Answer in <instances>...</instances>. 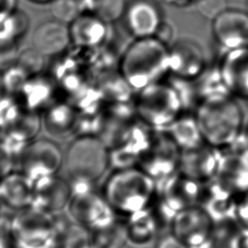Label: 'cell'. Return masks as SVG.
<instances>
[{
  "label": "cell",
  "instance_id": "obj_1",
  "mask_svg": "<svg viewBox=\"0 0 248 248\" xmlns=\"http://www.w3.org/2000/svg\"><path fill=\"white\" fill-rule=\"evenodd\" d=\"M118 73L136 91L162 80L170 73V46L156 37L136 39L120 57Z\"/></svg>",
  "mask_w": 248,
  "mask_h": 248
},
{
  "label": "cell",
  "instance_id": "obj_2",
  "mask_svg": "<svg viewBox=\"0 0 248 248\" xmlns=\"http://www.w3.org/2000/svg\"><path fill=\"white\" fill-rule=\"evenodd\" d=\"M195 117L204 142L215 149L229 147L240 138L243 113L230 94L200 100Z\"/></svg>",
  "mask_w": 248,
  "mask_h": 248
},
{
  "label": "cell",
  "instance_id": "obj_3",
  "mask_svg": "<svg viewBox=\"0 0 248 248\" xmlns=\"http://www.w3.org/2000/svg\"><path fill=\"white\" fill-rule=\"evenodd\" d=\"M157 181L140 167L116 170L106 181L103 196L117 214L131 216L152 207Z\"/></svg>",
  "mask_w": 248,
  "mask_h": 248
},
{
  "label": "cell",
  "instance_id": "obj_4",
  "mask_svg": "<svg viewBox=\"0 0 248 248\" xmlns=\"http://www.w3.org/2000/svg\"><path fill=\"white\" fill-rule=\"evenodd\" d=\"M184 102L172 84L160 80L138 91L134 112L151 129H167L180 114Z\"/></svg>",
  "mask_w": 248,
  "mask_h": 248
},
{
  "label": "cell",
  "instance_id": "obj_5",
  "mask_svg": "<svg viewBox=\"0 0 248 248\" xmlns=\"http://www.w3.org/2000/svg\"><path fill=\"white\" fill-rule=\"evenodd\" d=\"M109 166V148L98 136H78L68 147L66 168L74 179L94 182Z\"/></svg>",
  "mask_w": 248,
  "mask_h": 248
},
{
  "label": "cell",
  "instance_id": "obj_6",
  "mask_svg": "<svg viewBox=\"0 0 248 248\" xmlns=\"http://www.w3.org/2000/svg\"><path fill=\"white\" fill-rule=\"evenodd\" d=\"M171 233L188 248H195L210 239L214 234V222L200 205L180 209L171 219Z\"/></svg>",
  "mask_w": 248,
  "mask_h": 248
},
{
  "label": "cell",
  "instance_id": "obj_7",
  "mask_svg": "<svg viewBox=\"0 0 248 248\" xmlns=\"http://www.w3.org/2000/svg\"><path fill=\"white\" fill-rule=\"evenodd\" d=\"M180 154L181 150L165 131V133L153 135L139 167L156 181H161L176 173Z\"/></svg>",
  "mask_w": 248,
  "mask_h": 248
},
{
  "label": "cell",
  "instance_id": "obj_8",
  "mask_svg": "<svg viewBox=\"0 0 248 248\" xmlns=\"http://www.w3.org/2000/svg\"><path fill=\"white\" fill-rule=\"evenodd\" d=\"M237 140L219 154L215 177L234 195H242L248 191V143L237 144Z\"/></svg>",
  "mask_w": 248,
  "mask_h": 248
},
{
  "label": "cell",
  "instance_id": "obj_9",
  "mask_svg": "<svg viewBox=\"0 0 248 248\" xmlns=\"http://www.w3.org/2000/svg\"><path fill=\"white\" fill-rule=\"evenodd\" d=\"M62 163L60 148L51 140H35L25 147L20 155L23 173L33 182L52 176Z\"/></svg>",
  "mask_w": 248,
  "mask_h": 248
},
{
  "label": "cell",
  "instance_id": "obj_10",
  "mask_svg": "<svg viewBox=\"0 0 248 248\" xmlns=\"http://www.w3.org/2000/svg\"><path fill=\"white\" fill-rule=\"evenodd\" d=\"M206 69L203 49L194 39L182 37L170 46V73L181 80H195Z\"/></svg>",
  "mask_w": 248,
  "mask_h": 248
},
{
  "label": "cell",
  "instance_id": "obj_11",
  "mask_svg": "<svg viewBox=\"0 0 248 248\" xmlns=\"http://www.w3.org/2000/svg\"><path fill=\"white\" fill-rule=\"evenodd\" d=\"M212 34L227 50L248 46V12L225 10L212 20Z\"/></svg>",
  "mask_w": 248,
  "mask_h": 248
},
{
  "label": "cell",
  "instance_id": "obj_12",
  "mask_svg": "<svg viewBox=\"0 0 248 248\" xmlns=\"http://www.w3.org/2000/svg\"><path fill=\"white\" fill-rule=\"evenodd\" d=\"M73 211L80 224L92 230L93 232L106 229L116 222L115 211L104 196L93 191L73 195Z\"/></svg>",
  "mask_w": 248,
  "mask_h": 248
},
{
  "label": "cell",
  "instance_id": "obj_13",
  "mask_svg": "<svg viewBox=\"0 0 248 248\" xmlns=\"http://www.w3.org/2000/svg\"><path fill=\"white\" fill-rule=\"evenodd\" d=\"M68 26L71 45L81 50L103 46L108 36V23L90 11L81 13Z\"/></svg>",
  "mask_w": 248,
  "mask_h": 248
},
{
  "label": "cell",
  "instance_id": "obj_14",
  "mask_svg": "<svg viewBox=\"0 0 248 248\" xmlns=\"http://www.w3.org/2000/svg\"><path fill=\"white\" fill-rule=\"evenodd\" d=\"M123 17L135 39L155 37L163 23L161 11L151 0H134L127 4Z\"/></svg>",
  "mask_w": 248,
  "mask_h": 248
},
{
  "label": "cell",
  "instance_id": "obj_15",
  "mask_svg": "<svg viewBox=\"0 0 248 248\" xmlns=\"http://www.w3.org/2000/svg\"><path fill=\"white\" fill-rule=\"evenodd\" d=\"M218 68L230 94L248 100V46L227 50Z\"/></svg>",
  "mask_w": 248,
  "mask_h": 248
},
{
  "label": "cell",
  "instance_id": "obj_16",
  "mask_svg": "<svg viewBox=\"0 0 248 248\" xmlns=\"http://www.w3.org/2000/svg\"><path fill=\"white\" fill-rule=\"evenodd\" d=\"M219 153L216 149L203 143L202 145L181 151L178 172L194 181L204 183L215 177Z\"/></svg>",
  "mask_w": 248,
  "mask_h": 248
},
{
  "label": "cell",
  "instance_id": "obj_17",
  "mask_svg": "<svg viewBox=\"0 0 248 248\" xmlns=\"http://www.w3.org/2000/svg\"><path fill=\"white\" fill-rule=\"evenodd\" d=\"M58 86L51 76L39 74L27 79L16 98L24 109L39 113L58 101L55 98Z\"/></svg>",
  "mask_w": 248,
  "mask_h": 248
},
{
  "label": "cell",
  "instance_id": "obj_18",
  "mask_svg": "<svg viewBox=\"0 0 248 248\" xmlns=\"http://www.w3.org/2000/svg\"><path fill=\"white\" fill-rule=\"evenodd\" d=\"M33 47L44 56H59L71 46L68 24L56 19L42 22L32 36Z\"/></svg>",
  "mask_w": 248,
  "mask_h": 248
},
{
  "label": "cell",
  "instance_id": "obj_19",
  "mask_svg": "<svg viewBox=\"0 0 248 248\" xmlns=\"http://www.w3.org/2000/svg\"><path fill=\"white\" fill-rule=\"evenodd\" d=\"M44 112V124L49 135L65 138L76 132L78 111L71 103L57 101Z\"/></svg>",
  "mask_w": 248,
  "mask_h": 248
},
{
  "label": "cell",
  "instance_id": "obj_20",
  "mask_svg": "<svg viewBox=\"0 0 248 248\" xmlns=\"http://www.w3.org/2000/svg\"><path fill=\"white\" fill-rule=\"evenodd\" d=\"M53 176L42 178L34 183L33 202L45 210H57L67 202L70 196L72 197L71 187Z\"/></svg>",
  "mask_w": 248,
  "mask_h": 248
},
{
  "label": "cell",
  "instance_id": "obj_21",
  "mask_svg": "<svg viewBox=\"0 0 248 248\" xmlns=\"http://www.w3.org/2000/svg\"><path fill=\"white\" fill-rule=\"evenodd\" d=\"M165 131L181 151L193 149L205 143L195 115L180 114Z\"/></svg>",
  "mask_w": 248,
  "mask_h": 248
},
{
  "label": "cell",
  "instance_id": "obj_22",
  "mask_svg": "<svg viewBox=\"0 0 248 248\" xmlns=\"http://www.w3.org/2000/svg\"><path fill=\"white\" fill-rule=\"evenodd\" d=\"M0 198L13 206L25 205L34 199V184L23 174L4 175L0 185Z\"/></svg>",
  "mask_w": 248,
  "mask_h": 248
},
{
  "label": "cell",
  "instance_id": "obj_23",
  "mask_svg": "<svg viewBox=\"0 0 248 248\" xmlns=\"http://www.w3.org/2000/svg\"><path fill=\"white\" fill-rule=\"evenodd\" d=\"M126 224L128 239L134 243H145L156 234L160 221L150 208L128 217Z\"/></svg>",
  "mask_w": 248,
  "mask_h": 248
},
{
  "label": "cell",
  "instance_id": "obj_24",
  "mask_svg": "<svg viewBox=\"0 0 248 248\" xmlns=\"http://www.w3.org/2000/svg\"><path fill=\"white\" fill-rule=\"evenodd\" d=\"M28 25L29 18L18 10L0 17V51L16 45L26 34Z\"/></svg>",
  "mask_w": 248,
  "mask_h": 248
},
{
  "label": "cell",
  "instance_id": "obj_25",
  "mask_svg": "<svg viewBox=\"0 0 248 248\" xmlns=\"http://www.w3.org/2000/svg\"><path fill=\"white\" fill-rule=\"evenodd\" d=\"M127 7L125 0H86V11H90L107 23L123 17Z\"/></svg>",
  "mask_w": 248,
  "mask_h": 248
},
{
  "label": "cell",
  "instance_id": "obj_26",
  "mask_svg": "<svg viewBox=\"0 0 248 248\" xmlns=\"http://www.w3.org/2000/svg\"><path fill=\"white\" fill-rule=\"evenodd\" d=\"M127 239L126 224L115 222L106 229L95 232L93 243L100 248H121Z\"/></svg>",
  "mask_w": 248,
  "mask_h": 248
},
{
  "label": "cell",
  "instance_id": "obj_27",
  "mask_svg": "<svg viewBox=\"0 0 248 248\" xmlns=\"http://www.w3.org/2000/svg\"><path fill=\"white\" fill-rule=\"evenodd\" d=\"M50 11L54 19L69 24L86 11V0H53Z\"/></svg>",
  "mask_w": 248,
  "mask_h": 248
},
{
  "label": "cell",
  "instance_id": "obj_28",
  "mask_svg": "<svg viewBox=\"0 0 248 248\" xmlns=\"http://www.w3.org/2000/svg\"><path fill=\"white\" fill-rule=\"evenodd\" d=\"M0 77L5 92L11 95H17L31 76L16 63V65L8 67L3 74H0Z\"/></svg>",
  "mask_w": 248,
  "mask_h": 248
},
{
  "label": "cell",
  "instance_id": "obj_29",
  "mask_svg": "<svg viewBox=\"0 0 248 248\" xmlns=\"http://www.w3.org/2000/svg\"><path fill=\"white\" fill-rule=\"evenodd\" d=\"M16 64L25 70L29 76H36L41 74L44 69L45 56L34 47L25 49L18 55Z\"/></svg>",
  "mask_w": 248,
  "mask_h": 248
},
{
  "label": "cell",
  "instance_id": "obj_30",
  "mask_svg": "<svg viewBox=\"0 0 248 248\" xmlns=\"http://www.w3.org/2000/svg\"><path fill=\"white\" fill-rule=\"evenodd\" d=\"M221 239L219 248H248V227L242 224L231 226Z\"/></svg>",
  "mask_w": 248,
  "mask_h": 248
},
{
  "label": "cell",
  "instance_id": "obj_31",
  "mask_svg": "<svg viewBox=\"0 0 248 248\" xmlns=\"http://www.w3.org/2000/svg\"><path fill=\"white\" fill-rule=\"evenodd\" d=\"M196 8L202 16L209 20H213L228 9L227 0H196Z\"/></svg>",
  "mask_w": 248,
  "mask_h": 248
},
{
  "label": "cell",
  "instance_id": "obj_32",
  "mask_svg": "<svg viewBox=\"0 0 248 248\" xmlns=\"http://www.w3.org/2000/svg\"><path fill=\"white\" fill-rule=\"evenodd\" d=\"M236 219L240 224L248 227V191L242 194L241 198L237 200Z\"/></svg>",
  "mask_w": 248,
  "mask_h": 248
},
{
  "label": "cell",
  "instance_id": "obj_33",
  "mask_svg": "<svg viewBox=\"0 0 248 248\" xmlns=\"http://www.w3.org/2000/svg\"><path fill=\"white\" fill-rule=\"evenodd\" d=\"M155 248H188L171 232L161 236L156 243Z\"/></svg>",
  "mask_w": 248,
  "mask_h": 248
},
{
  "label": "cell",
  "instance_id": "obj_34",
  "mask_svg": "<svg viewBox=\"0 0 248 248\" xmlns=\"http://www.w3.org/2000/svg\"><path fill=\"white\" fill-rule=\"evenodd\" d=\"M16 0H0V17L10 15L16 9Z\"/></svg>",
  "mask_w": 248,
  "mask_h": 248
},
{
  "label": "cell",
  "instance_id": "obj_35",
  "mask_svg": "<svg viewBox=\"0 0 248 248\" xmlns=\"http://www.w3.org/2000/svg\"><path fill=\"white\" fill-rule=\"evenodd\" d=\"M7 155L0 149V177L4 176L5 171H3V169L6 168V164L9 162L7 160Z\"/></svg>",
  "mask_w": 248,
  "mask_h": 248
},
{
  "label": "cell",
  "instance_id": "obj_36",
  "mask_svg": "<svg viewBox=\"0 0 248 248\" xmlns=\"http://www.w3.org/2000/svg\"><path fill=\"white\" fill-rule=\"evenodd\" d=\"M28 1L36 4H50L53 0H28Z\"/></svg>",
  "mask_w": 248,
  "mask_h": 248
},
{
  "label": "cell",
  "instance_id": "obj_37",
  "mask_svg": "<svg viewBox=\"0 0 248 248\" xmlns=\"http://www.w3.org/2000/svg\"><path fill=\"white\" fill-rule=\"evenodd\" d=\"M4 94H5V89H4V86H3V83L1 80V77H0V99L2 97H4Z\"/></svg>",
  "mask_w": 248,
  "mask_h": 248
},
{
  "label": "cell",
  "instance_id": "obj_38",
  "mask_svg": "<svg viewBox=\"0 0 248 248\" xmlns=\"http://www.w3.org/2000/svg\"><path fill=\"white\" fill-rule=\"evenodd\" d=\"M246 142L248 143V125H247V128H246V131H245V137H244Z\"/></svg>",
  "mask_w": 248,
  "mask_h": 248
},
{
  "label": "cell",
  "instance_id": "obj_39",
  "mask_svg": "<svg viewBox=\"0 0 248 248\" xmlns=\"http://www.w3.org/2000/svg\"><path fill=\"white\" fill-rule=\"evenodd\" d=\"M187 1H190V0H172V2H178L180 4H182L184 2H187Z\"/></svg>",
  "mask_w": 248,
  "mask_h": 248
},
{
  "label": "cell",
  "instance_id": "obj_40",
  "mask_svg": "<svg viewBox=\"0 0 248 248\" xmlns=\"http://www.w3.org/2000/svg\"><path fill=\"white\" fill-rule=\"evenodd\" d=\"M247 12H248V0H247Z\"/></svg>",
  "mask_w": 248,
  "mask_h": 248
}]
</instances>
